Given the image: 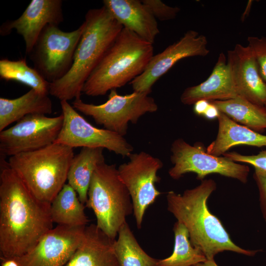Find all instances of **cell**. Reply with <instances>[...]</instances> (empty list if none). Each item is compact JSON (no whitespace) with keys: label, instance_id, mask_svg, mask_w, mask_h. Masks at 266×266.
Here are the masks:
<instances>
[{"label":"cell","instance_id":"6da1fadb","mask_svg":"<svg viewBox=\"0 0 266 266\" xmlns=\"http://www.w3.org/2000/svg\"><path fill=\"white\" fill-rule=\"evenodd\" d=\"M0 257L30 251L53 227L50 203L37 199L5 158L0 161Z\"/></svg>","mask_w":266,"mask_h":266},{"label":"cell","instance_id":"7a4b0ae2","mask_svg":"<svg viewBox=\"0 0 266 266\" xmlns=\"http://www.w3.org/2000/svg\"><path fill=\"white\" fill-rule=\"evenodd\" d=\"M216 189L212 179H204L183 194L169 191L166 195L167 210L187 229L192 245L200 249L207 260L224 251L249 256L258 251L243 249L231 239L220 220L210 212L207 201Z\"/></svg>","mask_w":266,"mask_h":266},{"label":"cell","instance_id":"3957f363","mask_svg":"<svg viewBox=\"0 0 266 266\" xmlns=\"http://www.w3.org/2000/svg\"><path fill=\"white\" fill-rule=\"evenodd\" d=\"M84 22L85 30L70 69L64 77L49 84V94L60 101L81 99L86 81L123 28L103 5L89 10Z\"/></svg>","mask_w":266,"mask_h":266},{"label":"cell","instance_id":"277c9868","mask_svg":"<svg viewBox=\"0 0 266 266\" xmlns=\"http://www.w3.org/2000/svg\"><path fill=\"white\" fill-rule=\"evenodd\" d=\"M153 53L152 43L123 28L86 81L82 93L103 96L130 83L145 70Z\"/></svg>","mask_w":266,"mask_h":266},{"label":"cell","instance_id":"5b68a950","mask_svg":"<svg viewBox=\"0 0 266 266\" xmlns=\"http://www.w3.org/2000/svg\"><path fill=\"white\" fill-rule=\"evenodd\" d=\"M73 148L53 143L9 157V166L40 201L50 203L66 184Z\"/></svg>","mask_w":266,"mask_h":266},{"label":"cell","instance_id":"8992f818","mask_svg":"<svg viewBox=\"0 0 266 266\" xmlns=\"http://www.w3.org/2000/svg\"><path fill=\"white\" fill-rule=\"evenodd\" d=\"M87 207L91 208L97 226L106 235L116 239L127 217L133 211L128 190L114 164L105 162L95 169L88 191Z\"/></svg>","mask_w":266,"mask_h":266},{"label":"cell","instance_id":"52a82bcc","mask_svg":"<svg viewBox=\"0 0 266 266\" xmlns=\"http://www.w3.org/2000/svg\"><path fill=\"white\" fill-rule=\"evenodd\" d=\"M146 92L133 91L120 95L116 89H113L102 104L87 103L78 99L74 100L72 106L76 111L91 117L96 123L105 129L124 137L129 122L135 124L144 114L157 111V103Z\"/></svg>","mask_w":266,"mask_h":266},{"label":"cell","instance_id":"ba28073f","mask_svg":"<svg viewBox=\"0 0 266 266\" xmlns=\"http://www.w3.org/2000/svg\"><path fill=\"white\" fill-rule=\"evenodd\" d=\"M85 28L84 21L69 32L49 24L41 33L29 56L34 68L49 83L61 79L70 69Z\"/></svg>","mask_w":266,"mask_h":266},{"label":"cell","instance_id":"9c48e42d","mask_svg":"<svg viewBox=\"0 0 266 266\" xmlns=\"http://www.w3.org/2000/svg\"><path fill=\"white\" fill-rule=\"evenodd\" d=\"M170 151V161L173 166L168 170V174L173 179H179L184 174L192 172L200 180L208 174L216 173L243 183L248 181L250 169L247 165L232 161L223 156L211 155L200 142L192 145L179 138L172 142Z\"/></svg>","mask_w":266,"mask_h":266},{"label":"cell","instance_id":"30bf717a","mask_svg":"<svg viewBox=\"0 0 266 266\" xmlns=\"http://www.w3.org/2000/svg\"><path fill=\"white\" fill-rule=\"evenodd\" d=\"M130 161L118 167L119 177L130 195L136 226L141 229L146 210L161 193L155 186L160 181L158 171L162 161L145 152L132 153Z\"/></svg>","mask_w":266,"mask_h":266},{"label":"cell","instance_id":"8fae6325","mask_svg":"<svg viewBox=\"0 0 266 266\" xmlns=\"http://www.w3.org/2000/svg\"><path fill=\"white\" fill-rule=\"evenodd\" d=\"M64 121L54 143L71 148H102L129 157L133 148L124 136L105 129L94 127L80 115L68 101H60Z\"/></svg>","mask_w":266,"mask_h":266},{"label":"cell","instance_id":"7c38bea8","mask_svg":"<svg viewBox=\"0 0 266 266\" xmlns=\"http://www.w3.org/2000/svg\"><path fill=\"white\" fill-rule=\"evenodd\" d=\"M63 114L53 117L27 115L14 126L0 132V157L39 149L53 143L62 129Z\"/></svg>","mask_w":266,"mask_h":266},{"label":"cell","instance_id":"4fadbf2b","mask_svg":"<svg viewBox=\"0 0 266 266\" xmlns=\"http://www.w3.org/2000/svg\"><path fill=\"white\" fill-rule=\"evenodd\" d=\"M207 44L204 35L194 30L188 31L179 40L154 55L143 73L129 84L133 91L150 94L154 83L180 60L208 55Z\"/></svg>","mask_w":266,"mask_h":266},{"label":"cell","instance_id":"5bb4252c","mask_svg":"<svg viewBox=\"0 0 266 266\" xmlns=\"http://www.w3.org/2000/svg\"><path fill=\"white\" fill-rule=\"evenodd\" d=\"M86 227L58 225L30 251L13 259L19 266H64L81 244Z\"/></svg>","mask_w":266,"mask_h":266},{"label":"cell","instance_id":"9a60e30c","mask_svg":"<svg viewBox=\"0 0 266 266\" xmlns=\"http://www.w3.org/2000/svg\"><path fill=\"white\" fill-rule=\"evenodd\" d=\"M62 4V0H32L18 18L2 24L0 33L6 35L15 29L23 37L29 55L47 25L59 26L63 22Z\"/></svg>","mask_w":266,"mask_h":266},{"label":"cell","instance_id":"2e32d148","mask_svg":"<svg viewBox=\"0 0 266 266\" xmlns=\"http://www.w3.org/2000/svg\"><path fill=\"white\" fill-rule=\"evenodd\" d=\"M227 62L238 97L265 108L266 83L250 47L236 44L228 51Z\"/></svg>","mask_w":266,"mask_h":266},{"label":"cell","instance_id":"e0dca14e","mask_svg":"<svg viewBox=\"0 0 266 266\" xmlns=\"http://www.w3.org/2000/svg\"><path fill=\"white\" fill-rule=\"evenodd\" d=\"M237 97L227 57L221 53L209 77L200 84L185 89L180 96V100L185 105H191L201 100H225Z\"/></svg>","mask_w":266,"mask_h":266},{"label":"cell","instance_id":"ac0fdd59","mask_svg":"<svg viewBox=\"0 0 266 266\" xmlns=\"http://www.w3.org/2000/svg\"><path fill=\"white\" fill-rule=\"evenodd\" d=\"M103 6L125 28L153 43L159 33L156 19L141 0H103Z\"/></svg>","mask_w":266,"mask_h":266},{"label":"cell","instance_id":"d6986e66","mask_svg":"<svg viewBox=\"0 0 266 266\" xmlns=\"http://www.w3.org/2000/svg\"><path fill=\"white\" fill-rule=\"evenodd\" d=\"M112 239L96 224L86 226L83 239L64 266H120Z\"/></svg>","mask_w":266,"mask_h":266},{"label":"cell","instance_id":"ffe728a7","mask_svg":"<svg viewBox=\"0 0 266 266\" xmlns=\"http://www.w3.org/2000/svg\"><path fill=\"white\" fill-rule=\"evenodd\" d=\"M217 119L216 137L206 148L209 154L221 156L232 147L240 145L266 147V135L233 121L220 112Z\"/></svg>","mask_w":266,"mask_h":266},{"label":"cell","instance_id":"44dd1931","mask_svg":"<svg viewBox=\"0 0 266 266\" xmlns=\"http://www.w3.org/2000/svg\"><path fill=\"white\" fill-rule=\"evenodd\" d=\"M48 95L31 89L16 99L0 98V132L27 115L51 114L52 103Z\"/></svg>","mask_w":266,"mask_h":266},{"label":"cell","instance_id":"7402d4cb","mask_svg":"<svg viewBox=\"0 0 266 266\" xmlns=\"http://www.w3.org/2000/svg\"><path fill=\"white\" fill-rule=\"evenodd\" d=\"M103 148L83 147L74 156L67 174L68 184L76 192L80 201L86 204L88 191L96 167L105 162Z\"/></svg>","mask_w":266,"mask_h":266},{"label":"cell","instance_id":"603a6c76","mask_svg":"<svg viewBox=\"0 0 266 266\" xmlns=\"http://www.w3.org/2000/svg\"><path fill=\"white\" fill-rule=\"evenodd\" d=\"M84 209L76 192L66 184L51 203V219L58 225L86 227L89 220Z\"/></svg>","mask_w":266,"mask_h":266},{"label":"cell","instance_id":"cb8c5ba5","mask_svg":"<svg viewBox=\"0 0 266 266\" xmlns=\"http://www.w3.org/2000/svg\"><path fill=\"white\" fill-rule=\"evenodd\" d=\"M233 121L256 132L266 129V109L241 98L210 101Z\"/></svg>","mask_w":266,"mask_h":266},{"label":"cell","instance_id":"d4e9b609","mask_svg":"<svg viewBox=\"0 0 266 266\" xmlns=\"http://www.w3.org/2000/svg\"><path fill=\"white\" fill-rule=\"evenodd\" d=\"M117 236L113 246L120 266H158V260L142 249L127 222L121 227Z\"/></svg>","mask_w":266,"mask_h":266},{"label":"cell","instance_id":"484cf974","mask_svg":"<svg viewBox=\"0 0 266 266\" xmlns=\"http://www.w3.org/2000/svg\"><path fill=\"white\" fill-rule=\"evenodd\" d=\"M174 245L172 254L158 260V266H193L207 260L204 253L194 247L190 239L186 228L177 221L173 226Z\"/></svg>","mask_w":266,"mask_h":266},{"label":"cell","instance_id":"4316f807","mask_svg":"<svg viewBox=\"0 0 266 266\" xmlns=\"http://www.w3.org/2000/svg\"><path fill=\"white\" fill-rule=\"evenodd\" d=\"M0 77L6 81L21 83L41 94H49L50 83L35 68L30 67L25 58L16 61L0 60Z\"/></svg>","mask_w":266,"mask_h":266},{"label":"cell","instance_id":"83f0119b","mask_svg":"<svg viewBox=\"0 0 266 266\" xmlns=\"http://www.w3.org/2000/svg\"><path fill=\"white\" fill-rule=\"evenodd\" d=\"M248 46L257 61L260 74L266 83V37L248 36Z\"/></svg>","mask_w":266,"mask_h":266},{"label":"cell","instance_id":"f1b7e54d","mask_svg":"<svg viewBox=\"0 0 266 266\" xmlns=\"http://www.w3.org/2000/svg\"><path fill=\"white\" fill-rule=\"evenodd\" d=\"M141 1L149 8L155 18L161 21L174 19L180 11L179 7L167 5L160 0Z\"/></svg>","mask_w":266,"mask_h":266},{"label":"cell","instance_id":"f546056e","mask_svg":"<svg viewBox=\"0 0 266 266\" xmlns=\"http://www.w3.org/2000/svg\"><path fill=\"white\" fill-rule=\"evenodd\" d=\"M223 156L232 161L250 164L254 168L266 172V150L253 155H242L236 152H227Z\"/></svg>","mask_w":266,"mask_h":266},{"label":"cell","instance_id":"4dcf8cb0","mask_svg":"<svg viewBox=\"0 0 266 266\" xmlns=\"http://www.w3.org/2000/svg\"><path fill=\"white\" fill-rule=\"evenodd\" d=\"M259 192L260 207L266 221V172L255 168L253 175Z\"/></svg>","mask_w":266,"mask_h":266},{"label":"cell","instance_id":"1f68e13d","mask_svg":"<svg viewBox=\"0 0 266 266\" xmlns=\"http://www.w3.org/2000/svg\"><path fill=\"white\" fill-rule=\"evenodd\" d=\"M210 101L201 100L197 101L194 104V111L198 115H203L207 108Z\"/></svg>","mask_w":266,"mask_h":266},{"label":"cell","instance_id":"d6a6232c","mask_svg":"<svg viewBox=\"0 0 266 266\" xmlns=\"http://www.w3.org/2000/svg\"><path fill=\"white\" fill-rule=\"evenodd\" d=\"M220 113L218 109L212 103L210 102L207 108L204 112L203 116L208 119H214L217 118Z\"/></svg>","mask_w":266,"mask_h":266},{"label":"cell","instance_id":"836d02e7","mask_svg":"<svg viewBox=\"0 0 266 266\" xmlns=\"http://www.w3.org/2000/svg\"><path fill=\"white\" fill-rule=\"evenodd\" d=\"M0 266H19L17 262L14 259L2 260Z\"/></svg>","mask_w":266,"mask_h":266},{"label":"cell","instance_id":"e575fe53","mask_svg":"<svg viewBox=\"0 0 266 266\" xmlns=\"http://www.w3.org/2000/svg\"><path fill=\"white\" fill-rule=\"evenodd\" d=\"M193 266H218L214 259L207 260L205 262L198 263Z\"/></svg>","mask_w":266,"mask_h":266},{"label":"cell","instance_id":"d590c367","mask_svg":"<svg viewBox=\"0 0 266 266\" xmlns=\"http://www.w3.org/2000/svg\"><path fill=\"white\" fill-rule=\"evenodd\" d=\"M265 109H266V107H265Z\"/></svg>","mask_w":266,"mask_h":266}]
</instances>
